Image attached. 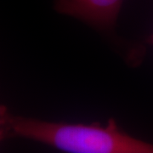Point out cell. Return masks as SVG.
<instances>
[{
  "label": "cell",
  "instance_id": "cell-2",
  "mask_svg": "<svg viewBox=\"0 0 153 153\" xmlns=\"http://www.w3.org/2000/svg\"><path fill=\"white\" fill-rule=\"evenodd\" d=\"M124 0H55L58 13L73 17L101 32L115 26Z\"/></svg>",
  "mask_w": 153,
  "mask_h": 153
},
{
  "label": "cell",
  "instance_id": "cell-3",
  "mask_svg": "<svg viewBox=\"0 0 153 153\" xmlns=\"http://www.w3.org/2000/svg\"><path fill=\"white\" fill-rule=\"evenodd\" d=\"M146 43L153 46V33L152 34H151V35L148 37L147 39H146Z\"/></svg>",
  "mask_w": 153,
  "mask_h": 153
},
{
  "label": "cell",
  "instance_id": "cell-1",
  "mask_svg": "<svg viewBox=\"0 0 153 153\" xmlns=\"http://www.w3.org/2000/svg\"><path fill=\"white\" fill-rule=\"evenodd\" d=\"M23 138L69 153H153V144L132 136L114 118L106 124L49 122L0 107V139Z\"/></svg>",
  "mask_w": 153,
  "mask_h": 153
}]
</instances>
